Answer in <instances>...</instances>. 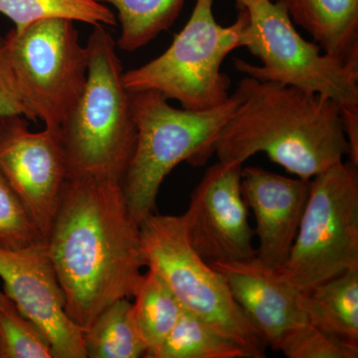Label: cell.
<instances>
[{"instance_id": "cb8c5ba5", "label": "cell", "mask_w": 358, "mask_h": 358, "mask_svg": "<svg viewBox=\"0 0 358 358\" xmlns=\"http://www.w3.org/2000/svg\"><path fill=\"white\" fill-rule=\"evenodd\" d=\"M278 352L289 358H357L358 348L303 324L282 338Z\"/></svg>"}, {"instance_id": "9c48e42d", "label": "cell", "mask_w": 358, "mask_h": 358, "mask_svg": "<svg viewBox=\"0 0 358 358\" xmlns=\"http://www.w3.org/2000/svg\"><path fill=\"white\" fill-rule=\"evenodd\" d=\"M18 89L31 121L58 129L83 93L88 51L74 22L51 18L4 36Z\"/></svg>"}, {"instance_id": "e0dca14e", "label": "cell", "mask_w": 358, "mask_h": 358, "mask_svg": "<svg viewBox=\"0 0 358 358\" xmlns=\"http://www.w3.org/2000/svg\"><path fill=\"white\" fill-rule=\"evenodd\" d=\"M145 357L252 358L243 346L186 310L166 339Z\"/></svg>"}, {"instance_id": "30bf717a", "label": "cell", "mask_w": 358, "mask_h": 358, "mask_svg": "<svg viewBox=\"0 0 358 358\" xmlns=\"http://www.w3.org/2000/svg\"><path fill=\"white\" fill-rule=\"evenodd\" d=\"M242 169L225 160L209 167L182 215L190 245L209 265L257 256L255 231L241 192Z\"/></svg>"}, {"instance_id": "603a6c76", "label": "cell", "mask_w": 358, "mask_h": 358, "mask_svg": "<svg viewBox=\"0 0 358 358\" xmlns=\"http://www.w3.org/2000/svg\"><path fill=\"white\" fill-rule=\"evenodd\" d=\"M46 242L13 188L0 173V248L21 250Z\"/></svg>"}, {"instance_id": "2e32d148", "label": "cell", "mask_w": 358, "mask_h": 358, "mask_svg": "<svg viewBox=\"0 0 358 358\" xmlns=\"http://www.w3.org/2000/svg\"><path fill=\"white\" fill-rule=\"evenodd\" d=\"M298 303L308 324L358 348V268L299 292Z\"/></svg>"}, {"instance_id": "5bb4252c", "label": "cell", "mask_w": 358, "mask_h": 358, "mask_svg": "<svg viewBox=\"0 0 358 358\" xmlns=\"http://www.w3.org/2000/svg\"><path fill=\"white\" fill-rule=\"evenodd\" d=\"M210 266L225 279L233 298L262 334L268 348L278 350L287 334L307 324L298 303L299 292L258 257L218 261Z\"/></svg>"}, {"instance_id": "d6986e66", "label": "cell", "mask_w": 358, "mask_h": 358, "mask_svg": "<svg viewBox=\"0 0 358 358\" xmlns=\"http://www.w3.org/2000/svg\"><path fill=\"white\" fill-rule=\"evenodd\" d=\"M133 296L134 319L148 350H152L173 331L185 308L154 268L141 275Z\"/></svg>"}, {"instance_id": "ac0fdd59", "label": "cell", "mask_w": 358, "mask_h": 358, "mask_svg": "<svg viewBox=\"0 0 358 358\" xmlns=\"http://www.w3.org/2000/svg\"><path fill=\"white\" fill-rule=\"evenodd\" d=\"M87 357H145L148 346L134 319L128 298L106 308L84 333Z\"/></svg>"}, {"instance_id": "277c9868", "label": "cell", "mask_w": 358, "mask_h": 358, "mask_svg": "<svg viewBox=\"0 0 358 358\" xmlns=\"http://www.w3.org/2000/svg\"><path fill=\"white\" fill-rule=\"evenodd\" d=\"M136 141L122 181L129 211L140 224L155 213L160 186L181 162L204 166L214 143L237 107V94L205 110L178 109L159 92L131 93Z\"/></svg>"}, {"instance_id": "6da1fadb", "label": "cell", "mask_w": 358, "mask_h": 358, "mask_svg": "<svg viewBox=\"0 0 358 358\" xmlns=\"http://www.w3.org/2000/svg\"><path fill=\"white\" fill-rule=\"evenodd\" d=\"M46 243L66 313L84 331L115 301L133 296L148 267L120 181L68 176Z\"/></svg>"}, {"instance_id": "ba28073f", "label": "cell", "mask_w": 358, "mask_h": 358, "mask_svg": "<svg viewBox=\"0 0 358 358\" xmlns=\"http://www.w3.org/2000/svg\"><path fill=\"white\" fill-rule=\"evenodd\" d=\"M140 228L148 268L164 278L183 308L243 346L252 358L266 357L267 341L234 300L222 275L192 248L182 215L152 213Z\"/></svg>"}, {"instance_id": "3957f363", "label": "cell", "mask_w": 358, "mask_h": 358, "mask_svg": "<svg viewBox=\"0 0 358 358\" xmlns=\"http://www.w3.org/2000/svg\"><path fill=\"white\" fill-rule=\"evenodd\" d=\"M86 47L83 93L58 129L68 176L122 183L136 141L131 93L124 87L115 42L105 26H94Z\"/></svg>"}, {"instance_id": "7a4b0ae2", "label": "cell", "mask_w": 358, "mask_h": 358, "mask_svg": "<svg viewBox=\"0 0 358 358\" xmlns=\"http://www.w3.org/2000/svg\"><path fill=\"white\" fill-rule=\"evenodd\" d=\"M237 107L214 143L219 160L243 164L259 152L310 180L350 155L338 103L296 87L246 76Z\"/></svg>"}, {"instance_id": "ffe728a7", "label": "cell", "mask_w": 358, "mask_h": 358, "mask_svg": "<svg viewBox=\"0 0 358 358\" xmlns=\"http://www.w3.org/2000/svg\"><path fill=\"white\" fill-rule=\"evenodd\" d=\"M117 11L121 34L117 44L134 52L166 31L178 17L185 0H98Z\"/></svg>"}, {"instance_id": "484cf974", "label": "cell", "mask_w": 358, "mask_h": 358, "mask_svg": "<svg viewBox=\"0 0 358 358\" xmlns=\"http://www.w3.org/2000/svg\"><path fill=\"white\" fill-rule=\"evenodd\" d=\"M339 112L350 148V162L358 166V106L339 107Z\"/></svg>"}, {"instance_id": "9a60e30c", "label": "cell", "mask_w": 358, "mask_h": 358, "mask_svg": "<svg viewBox=\"0 0 358 358\" xmlns=\"http://www.w3.org/2000/svg\"><path fill=\"white\" fill-rule=\"evenodd\" d=\"M289 18L327 55L358 59V0H282Z\"/></svg>"}, {"instance_id": "5b68a950", "label": "cell", "mask_w": 358, "mask_h": 358, "mask_svg": "<svg viewBox=\"0 0 358 358\" xmlns=\"http://www.w3.org/2000/svg\"><path fill=\"white\" fill-rule=\"evenodd\" d=\"M214 0H196L189 20L159 57L122 74L131 93L159 92L167 100L178 101L183 109L205 110L227 102L230 78L221 71L223 61L243 47L249 15L241 9L231 25L219 24Z\"/></svg>"}, {"instance_id": "4316f807", "label": "cell", "mask_w": 358, "mask_h": 358, "mask_svg": "<svg viewBox=\"0 0 358 358\" xmlns=\"http://www.w3.org/2000/svg\"><path fill=\"white\" fill-rule=\"evenodd\" d=\"M236 1H239V0H236Z\"/></svg>"}, {"instance_id": "52a82bcc", "label": "cell", "mask_w": 358, "mask_h": 358, "mask_svg": "<svg viewBox=\"0 0 358 358\" xmlns=\"http://www.w3.org/2000/svg\"><path fill=\"white\" fill-rule=\"evenodd\" d=\"M352 268H358V169L343 160L310 179L293 247L275 270L303 292Z\"/></svg>"}, {"instance_id": "7c38bea8", "label": "cell", "mask_w": 358, "mask_h": 358, "mask_svg": "<svg viewBox=\"0 0 358 358\" xmlns=\"http://www.w3.org/2000/svg\"><path fill=\"white\" fill-rule=\"evenodd\" d=\"M3 292L50 343L54 358H87L85 331L65 310V299L46 242L0 248Z\"/></svg>"}, {"instance_id": "4fadbf2b", "label": "cell", "mask_w": 358, "mask_h": 358, "mask_svg": "<svg viewBox=\"0 0 358 358\" xmlns=\"http://www.w3.org/2000/svg\"><path fill=\"white\" fill-rule=\"evenodd\" d=\"M310 180L291 178L261 167L242 169L241 192L255 215L257 257L277 268L286 262L307 205Z\"/></svg>"}, {"instance_id": "d4e9b609", "label": "cell", "mask_w": 358, "mask_h": 358, "mask_svg": "<svg viewBox=\"0 0 358 358\" xmlns=\"http://www.w3.org/2000/svg\"><path fill=\"white\" fill-rule=\"evenodd\" d=\"M22 115L31 121V115L26 107L14 77L6 39L0 37V117Z\"/></svg>"}, {"instance_id": "8fae6325", "label": "cell", "mask_w": 358, "mask_h": 358, "mask_svg": "<svg viewBox=\"0 0 358 358\" xmlns=\"http://www.w3.org/2000/svg\"><path fill=\"white\" fill-rule=\"evenodd\" d=\"M0 173L46 240L68 178L58 129L32 131L22 115L0 117Z\"/></svg>"}, {"instance_id": "8992f818", "label": "cell", "mask_w": 358, "mask_h": 358, "mask_svg": "<svg viewBox=\"0 0 358 358\" xmlns=\"http://www.w3.org/2000/svg\"><path fill=\"white\" fill-rule=\"evenodd\" d=\"M248 13L243 47L261 66L236 59L235 68L261 81L277 82L331 99L338 107L358 106V59L327 55L296 31L282 0H239Z\"/></svg>"}, {"instance_id": "7402d4cb", "label": "cell", "mask_w": 358, "mask_h": 358, "mask_svg": "<svg viewBox=\"0 0 358 358\" xmlns=\"http://www.w3.org/2000/svg\"><path fill=\"white\" fill-rule=\"evenodd\" d=\"M0 358H54L50 343L0 292Z\"/></svg>"}, {"instance_id": "44dd1931", "label": "cell", "mask_w": 358, "mask_h": 358, "mask_svg": "<svg viewBox=\"0 0 358 358\" xmlns=\"http://www.w3.org/2000/svg\"><path fill=\"white\" fill-rule=\"evenodd\" d=\"M0 13L13 21L16 31L51 18L93 26L117 24L114 13L98 0H0Z\"/></svg>"}]
</instances>
